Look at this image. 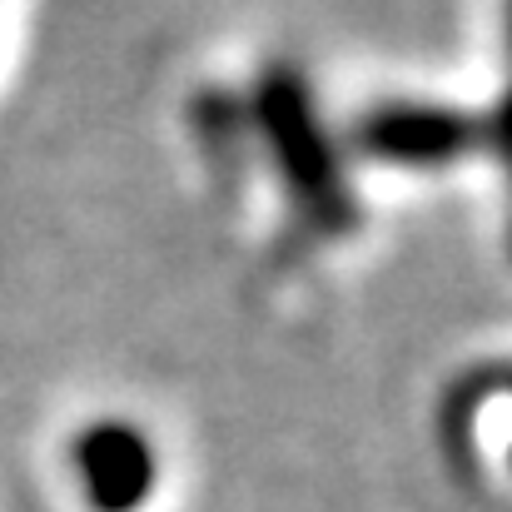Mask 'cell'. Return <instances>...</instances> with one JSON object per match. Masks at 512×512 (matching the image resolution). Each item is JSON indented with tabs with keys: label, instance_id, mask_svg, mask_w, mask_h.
<instances>
[{
	"label": "cell",
	"instance_id": "7a4b0ae2",
	"mask_svg": "<svg viewBox=\"0 0 512 512\" xmlns=\"http://www.w3.org/2000/svg\"><path fill=\"white\" fill-rule=\"evenodd\" d=\"M75 468L95 512H135L155 493L160 463L145 433L130 423H95L75 443Z\"/></svg>",
	"mask_w": 512,
	"mask_h": 512
},
{
	"label": "cell",
	"instance_id": "3957f363",
	"mask_svg": "<svg viewBox=\"0 0 512 512\" xmlns=\"http://www.w3.org/2000/svg\"><path fill=\"white\" fill-rule=\"evenodd\" d=\"M473 125L448 110H378L363 125V145L398 165H443L473 145Z\"/></svg>",
	"mask_w": 512,
	"mask_h": 512
},
{
	"label": "cell",
	"instance_id": "6da1fadb",
	"mask_svg": "<svg viewBox=\"0 0 512 512\" xmlns=\"http://www.w3.org/2000/svg\"><path fill=\"white\" fill-rule=\"evenodd\" d=\"M264 120H269V140L279 150V165H284V179L294 184V194L324 224H343L353 204L343 194L334 155H329V145L319 135V120L304 105V95H299L294 80H269L264 85Z\"/></svg>",
	"mask_w": 512,
	"mask_h": 512
}]
</instances>
